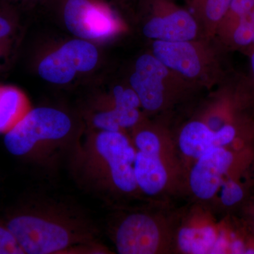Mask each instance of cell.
Instances as JSON below:
<instances>
[{"mask_svg": "<svg viewBox=\"0 0 254 254\" xmlns=\"http://www.w3.org/2000/svg\"><path fill=\"white\" fill-rule=\"evenodd\" d=\"M25 254H75L98 242L94 222L73 203L36 197L11 209L3 219Z\"/></svg>", "mask_w": 254, "mask_h": 254, "instance_id": "1", "label": "cell"}, {"mask_svg": "<svg viewBox=\"0 0 254 254\" xmlns=\"http://www.w3.org/2000/svg\"><path fill=\"white\" fill-rule=\"evenodd\" d=\"M68 158L78 185L110 203L141 197L134 175L136 150L125 132L88 129Z\"/></svg>", "mask_w": 254, "mask_h": 254, "instance_id": "2", "label": "cell"}, {"mask_svg": "<svg viewBox=\"0 0 254 254\" xmlns=\"http://www.w3.org/2000/svg\"><path fill=\"white\" fill-rule=\"evenodd\" d=\"M83 132L81 123L67 110L53 106L32 108L4 135L13 156L44 170H55L69 158Z\"/></svg>", "mask_w": 254, "mask_h": 254, "instance_id": "3", "label": "cell"}, {"mask_svg": "<svg viewBox=\"0 0 254 254\" xmlns=\"http://www.w3.org/2000/svg\"><path fill=\"white\" fill-rule=\"evenodd\" d=\"M115 215L110 235L120 254H158L173 250L176 218L148 209L123 210Z\"/></svg>", "mask_w": 254, "mask_h": 254, "instance_id": "4", "label": "cell"}, {"mask_svg": "<svg viewBox=\"0 0 254 254\" xmlns=\"http://www.w3.org/2000/svg\"><path fill=\"white\" fill-rule=\"evenodd\" d=\"M254 150L253 148H210L187 170V188L200 203L211 201L218 195L226 177L247 176L253 161Z\"/></svg>", "mask_w": 254, "mask_h": 254, "instance_id": "5", "label": "cell"}, {"mask_svg": "<svg viewBox=\"0 0 254 254\" xmlns=\"http://www.w3.org/2000/svg\"><path fill=\"white\" fill-rule=\"evenodd\" d=\"M128 86L136 93L142 109L148 113L169 109L193 86L151 53L137 58L128 78Z\"/></svg>", "mask_w": 254, "mask_h": 254, "instance_id": "6", "label": "cell"}, {"mask_svg": "<svg viewBox=\"0 0 254 254\" xmlns=\"http://www.w3.org/2000/svg\"><path fill=\"white\" fill-rule=\"evenodd\" d=\"M151 53L193 86H211L223 79L217 53L206 41H153Z\"/></svg>", "mask_w": 254, "mask_h": 254, "instance_id": "7", "label": "cell"}, {"mask_svg": "<svg viewBox=\"0 0 254 254\" xmlns=\"http://www.w3.org/2000/svg\"><path fill=\"white\" fill-rule=\"evenodd\" d=\"M100 59L95 43L73 38L44 55L37 64V73L51 84L67 86L94 71Z\"/></svg>", "mask_w": 254, "mask_h": 254, "instance_id": "8", "label": "cell"}, {"mask_svg": "<svg viewBox=\"0 0 254 254\" xmlns=\"http://www.w3.org/2000/svg\"><path fill=\"white\" fill-rule=\"evenodd\" d=\"M150 14L143 23L145 37L154 41L181 42L198 39L201 28L194 14L173 0H143Z\"/></svg>", "mask_w": 254, "mask_h": 254, "instance_id": "9", "label": "cell"}, {"mask_svg": "<svg viewBox=\"0 0 254 254\" xmlns=\"http://www.w3.org/2000/svg\"><path fill=\"white\" fill-rule=\"evenodd\" d=\"M66 30L74 38L95 43L118 33V19L96 0H56Z\"/></svg>", "mask_w": 254, "mask_h": 254, "instance_id": "10", "label": "cell"}, {"mask_svg": "<svg viewBox=\"0 0 254 254\" xmlns=\"http://www.w3.org/2000/svg\"><path fill=\"white\" fill-rule=\"evenodd\" d=\"M201 208L192 209L176 218L173 232V250L187 254H212L215 243L227 225Z\"/></svg>", "mask_w": 254, "mask_h": 254, "instance_id": "11", "label": "cell"}, {"mask_svg": "<svg viewBox=\"0 0 254 254\" xmlns=\"http://www.w3.org/2000/svg\"><path fill=\"white\" fill-rule=\"evenodd\" d=\"M177 158L147 155L136 151L134 175L141 197L155 199L163 196L180 181L181 165Z\"/></svg>", "mask_w": 254, "mask_h": 254, "instance_id": "12", "label": "cell"}, {"mask_svg": "<svg viewBox=\"0 0 254 254\" xmlns=\"http://www.w3.org/2000/svg\"><path fill=\"white\" fill-rule=\"evenodd\" d=\"M87 116L88 129L97 131H132L144 121L141 110L120 105L98 104Z\"/></svg>", "mask_w": 254, "mask_h": 254, "instance_id": "13", "label": "cell"}, {"mask_svg": "<svg viewBox=\"0 0 254 254\" xmlns=\"http://www.w3.org/2000/svg\"><path fill=\"white\" fill-rule=\"evenodd\" d=\"M175 143L177 153L190 167L205 152L216 147V138L215 132L195 117L184 124Z\"/></svg>", "mask_w": 254, "mask_h": 254, "instance_id": "14", "label": "cell"}, {"mask_svg": "<svg viewBox=\"0 0 254 254\" xmlns=\"http://www.w3.org/2000/svg\"><path fill=\"white\" fill-rule=\"evenodd\" d=\"M21 11L0 1V74L14 63L23 37Z\"/></svg>", "mask_w": 254, "mask_h": 254, "instance_id": "15", "label": "cell"}, {"mask_svg": "<svg viewBox=\"0 0 254 254\" xmlns=\"http://www.w3.org/2000/svg\"><path fill=\"white\" fill-rule=\"evenodd\" d=\"M131 139L136 151L147 155L177 158L175 142L163 128L142 122L131 131ZM178 159V158H177Z\"/></svg>", "mask_w": 254, "mask_h": 254, "instance_id": "16", "label": "cell"}, {"mask_svg": "<svg viewBox=\"0 0 254 254\" xmlns=\"http://www.w3.org/2000/svg\"><path fill=\"white\" fill-rule=\"evenodd\" d=\"M30 109L27 97L20 88L0 84V134L10 131Z\"/></svg>", "mask_w": 254, "mask_h": 254, "instance_id": "17", "label": "cell"}, {"mask_svg": "<svg viewBox=\"0 0 254 254\" xmlns=\"http://www.w3.org/2000/svg\"><path fill=\"white\" fill-rule=\"evenodd\" d=\"M232 0H191L193 13L209 41L216 35Z\"/></svg>", "mask_w": 254, "mask_h": 254, "instance_id": "18", "label": "cell"}, {"mask_svg": "<svg viewBox=\"0 0 254 254\" xmlns=\"http://www.w3.org/2000/svg\"><path fill=\"white\" fill-rule=\"evenodd\" d=\"M254 187V182L249 177H226L217 195L219 205L230 211H240L252 195L251 190Z\"/></svg>", "mask_w": 254, "mask_h": 254, "instance_id": "19", "label": "cell"}, {"mask_svg": "<svg viewBox=\"0 0 254 254\" xmlns=\"http://www.w3.org/2000/svg\"><path fill=\"white\" fill-rule=\"evenodd\" d=\"M222 44L230 49L249 55L254 50V21L246 16L230 32Z\"/></svg>", "mask_w": 254, "mask_h": 254, "instance_id": "20", "label": "cell"}, {"mask_svg": "<svg viewBox=\"0 0 254 254\" xmlns=\"http://www.w3.org/2000/svg\"><path fill=\"white\" fill-rule=\"evenodd\" d=\"M254 8V0H232L215 35L222 43L227 39L237 23L248 16Z\"/></svg>", "mask_w": 254, "mask_h": 254, "instance_id": "21", "label": "cell"}, {"mask_svg": "<svg viewBox=\"0 0 254 254\" xmlns=\"http://www.w3.org/2000/svg\"><path fill=\"white\" fill-rule=\"evenodd\" d=\"M0 254H25L4 220L0 219Z\"/></svg>", "mask_w": 254, "mask_h": 254, "instance_id": "22", "label": "cell"}, {"mask_svg": "<svg viewBox=\"0 0 254 254\" xmlns=\"http://www.w3.org/2000/svg\"><path fill=\"white\" fill-rule=\"evenodd\" d=\"M46 1V0H0V1L7 3L21 11L23 9L33 7L37 4H43Z\"/></svg>", "mask_w": 254, "mask_h": 254, "instance_id": "23", "label": "cell"}, {"mask_svg": "<svg viewBox=\"0 0 254 254\" xmlns=\"http://www.w3.org/2000/svg\"><path fill=\"white\" fill-rule=\"evenodd\" d=\"M250 60V73L247 78V85H248L249 91L252 98V103L254 105V50L247 55Z\"/></svg>", "mask_w": 254, "mask_h": 254, "instance_id": "24", "label": "cell"}, {"mask_svg": "<svg viewBox=\"0 0 254 254\" xmlns=\"http://www.w3.org/2000/svg\"><path fill=\"white\" fill-rule=\"evenodd\" d=\"M240 219L246 230L252 235H254V214L241 215Z\"/></svg>", "mask_w": 254, "mask_h": 254, "instance_id": "25", "label": "cell"}, {"mask_svg": "<svg viewBox=\"0 0 254 254\" xmlns=\"http://www.w3.org/2000/svg\"><path fill=\"white\" fill-rule=\"evenodd\" d=\"M240 212L241 215L254 214V195H251L250 198L244 205L243 208L241 209Z\"/></svg>", "mask_w": 254, "mask_h": 254, "instance_id": "26", "label": "cell"}, {"mask_svg": "<svg viewBox=\"0 0 254 254\" xmlns=\"http://www.w3.org/2000/svg\"><path fill=\"white\" fill-rule=\"evenodd\" d=\"M247 240H248V250L247 254H254V235L249 232Z\"/></svg>", "mask_w": 254, "mask_h": 254, "instance_id": "27", "label": "cell"}, {"mask_svg": "<svg viewBox=\"0 0 254 254\" xmlns=\"http://www.w3.org/2000/svg\"><path fill=\"white\" fill-rule=\"evenodd\" d=\"M254 171V158L253 161H252V165H251V168L250 170V172H249V174L252 173V172Z\"/></svg>", "mask_w": 254, "mask_h": 254, "instance_id": "28", "label": "cell"}, {"mask_svg": "<svg viewBox=\"0 0 254 254\" xmlns=\"http://www.w3.org/2000/svg\"><path fill=\"white\" fill-rule=\"evenodd\" d=\"M249 177H250V178L252 179V181H253L254 184V171L252 172V173L249 174Z\"/></svg>", "mask_w": 254, "mask_h": 254, "instance_id": "29", "label": "cell"}]
</instances>
